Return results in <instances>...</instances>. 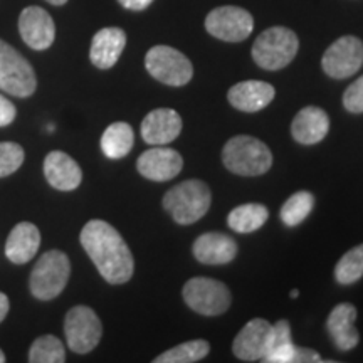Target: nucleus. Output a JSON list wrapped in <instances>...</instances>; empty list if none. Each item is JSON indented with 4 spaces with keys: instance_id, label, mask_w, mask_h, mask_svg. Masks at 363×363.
<instances>
[{
    "instance_id": "nucleus-29",
    "label": "nucleus",
    "mask_w": 363,
    "mask_h": 363,
    "mask_svg": "<svg viewBox=\"0 0 363 363\" xmlns=\"http://www.w3.org/2000/svg\"><path fill=\"white\" fill-rule=\"evenodd\" d=\"M26 152L19 143L0 142V179L16 174L24 163Z\"/></svg>"
},
{
    "instance_id": "nucleus-28",
    "label": "nucleus",
    "mask_w": 363,
    "mask_h": 363,
    "mask_svg": "<svg viewBox=\"0 0 363 363\" xmlns=\"http://www.w3.org/2000/svg\"><path fill=\"white\" fill-rule=\"evenodd\" d=\"M363 278V244L345 252L335 266V279L340 284L350 286Z\"/></svg>"
},
{
    "instance_id": "nucleus-33",
    "label": "nucleus",
    "mask_w": 363,
    "mask_h": 363,
    "mask_svg": "<svg viewBox=\"0 0 363 363\" xmlns=\"http://www.w3.org/2000/svg\"><path fill=\"white\" fill-rule=\"evenodd\" d=\"M125 9L128 11H145V9L150 7L153 4V0H118Z\"/></svg>"
},
{
    "instance_id": "nucleus-24",
    "label": "nucleus",
    "mask_w": 363,
    "mask_h": 363,
    "mask_svg": "<svg viewBox=\"0 0 363 363\" xmlns=\"http://www.w3.org/2000/svg\"><path fill=\"white\" fill-rule=\"evenodd\" d=\"M135 133L133 128L125 121H116L104 130L101 136V150L108 158L118 160L128 155L133 148Z\"/></svg>"
},
{
    "instance_id": "nucleus-18",
    "label": "nucleus",
    "mask_w": 363,
    "mask_h": 363,
    "mask_svg": "<svg viewBox=\"0 0 363 363\" xmlns=\"http://www.w3.org/2000/svg\"><path fill=\"white\" fill-rule=\"evenodd\" d=\"M276 96L274 86L266 81H242L234 84L227 93V99L235 110L244 113H257L269 104Z\"/></svg>"
},
{
    "instance_id": "nucleus-15",
    "label": "nucleus",
    "mask_w": 363,
    "mask_h": 363,
    "mask_svg": "<svg viewBox=\"0 0 363 363\" xmlns=\"http://www.w3.org/2000/svg\"><path fill=\"white\" fill-rule=\"evenodd\" d=\"M357 308L350 303H340L331 310L326 320V331L340 352H350L360 342V335L355 328Z\"/></svg>"
},
{
    "instance_id": "nucleus-30",
    "label": "nucleus",
    "mask_w": 363,
    "mask_h": 363,
    "mask_svg": "<svg viewBox=\"0 0 363 363\" xmlns=\"http://www.w3.org/2000/svg\"><path fill=\"white\" fill-rule=\"evenodd\" d=\"M291 343H293V338H291V326H289V321L279 320L276 325H271L269 338H267L266 355L262 358V362H266L271 355H274L276 352L283 350V348H286Z\"/></svg>"
},
{
    "instance_id": "nucleus-19",
    "label": "nucleus",
    "mask_w": 363,
    "mask_h": 363,
    "mask_svg": "<svg viewBox=\"0 0 363 363\" xmlns=\"http://www.w3.org/2000/svg\"><path fill=\"white\" fill-rule=\"evenodd\" d=\"M192 252L202 264H227L238 256V242L224 233H207L195 239Z\"/></svg>"
},
{
    "instance_id": "nucleus-4",
    "label": "nucleus",
    "mask_w": 363,
    "mask_h": 363,
    "mask_svg": "<svg viewBox=\"0 0 363 363\" xmlns=\"http://www.w3.org/2000/svg\"><path fill=\"white\" fill-rule=\"evenodd\" d=\"M298 35L288 27H269L259 34L252 45V59L266 71L283 69L296 57Z\"/></svg>"
},
{
    "instance_id": "nucleus-34",
    "label": "nucleus",
    "mask_w": 363,
    "mask_h": 363,
    "mask_svg": "<svg viewBox=\"0 0 363 363\" xmlns=\"http://www.w3.org/2000/svg\"><path fill=\"white\" fill-rule=\"evenodd\" d=\"M9 308H11V303H9L7 294L0 293V323H2V321L6 320V316H7V313H9Z\"/></svg>"
},
{
    "instance_id": "nucleus-36",
    "label": "nucleus",
    "mask_w": 363,
    "mask_h": 363,
    "mask_svg": "<svg viewBox=\"0 0 363 363\" xmlns=\"http://www.w3.org/2000/svg\"><path fill=\"white\" fill-rule=\"evenodd\" d=\"M298 296H299L298 289H293V291H291V298H298Z\"/></svg>"
},
{
    "instance_id": "nucleus-3",
    "label": "nucleus",
    "mask_w": 363,
    "mask_h": 363,
    "mask_svg": "<svg viewBox=\"0 0 363 363\" xmlns=\"http://www.w3.org/2000/svg\"><path fill=\"white\" fill-rule=\"evenodd\" d=\"M212 202L211 189L202 180H185L172 187L163 197V208L177 224L190 225L201 220Z\"/></svg>"
},
{
    "instance_id": "nucleus-13",
    "label": "nucleus",
    "mask_w": 363,
    "mask_h": 363,
    "mask_svg": "<svg viewBox=\"0 0 363 363\" xmlns=\"http://www.w3.org/2000/svg\"><path fill=\"white\" fill-rule=\"evenodd\" d=\"M19 33L24 43L34 51H45L56 39V26L48 11L38 6L26 7L19 17Z\"/></svg>"
},
{
    "instance_id": "nucleus-25",
    "label": "nucleus",
    "mask_w": 363,
    "mask_h": 363,
    "mask_svg": "<svg viewBox=\"0 0 363 363\" xmlns=\"http://www.w3.org/2000/svg\"><path fill=\"white\" fill-rule=\"evenodd\" d=\"M211 352V345L206 340H192V342L180 343L179 347L170 348L162 355H158L155 363H194L206 358Z\"/></svg>"
},
{
    "instance_id": "nucleus-32",
    "label": "nucleus",
    "mask_w": 363,
    "mask_h": 363,
    "mask_svg": "<svg viewBox=\"0 0 363 363\" xmlns=\"http://www.w3.org/2000/svg\"><path fill=\"white\" fill-rule=\"evenodd\" d=\"M16 115H17V110L16 106H13V103L9 101L6 96L0 94V128L13 123Z\"/></svg>"
},
{
    "instance_id": "nucleus-10",
    "label": "nucleus",
    "mask_w": 363,
    "mask_h": 363,
    "mask_svg": "<svg viewBox=\"0 0 363 363\" xmlns=\"http://www.w3.org/2000/svg\"><path fill=\"white\" fill-rule=\"evenodd\" d=\"M207 33L225 43H240L251 35L254 19L251 12L235 6H222L206 17Z\"/></svg>"
},
{
    "instance_id": "nucleus-8",
    "label": "nucleus",
    "mask_w": 363,
    "mask_h": 363,
    "mask_svg": "<svg viewBox=\"0 0 363 363\" xmlns=\"http://www.w3.org/2000/svg\"><path fill=\"white\" fill-rule=\"evenodd\" d=\"M182 294L190 310L202 316H219L229 310L233 301L229 288L224 283L202 276L189 279Z\"/></svg>"
},
{
    "instance_id": "nucleus-26",
    "label": "nucleus",
    "mask_w": 363,
    "mask_h": 363,
    "mask_svg": "<svg viewBox=\"0 0 363 363\" xmlns=\"http://www.w3.org/2000/svg\"><path fill=\"white\" fill-rule=\"evenodd\" d=\"M27 360L30 363H62L66 362V348L54 335H43L30 345Z\"/></svg>"
},
{
    "instance_id": "nucleus-16",
    "label": "nucleus",
    "mask_w": 363,
    "mask_h": 363,
    "mask_svg": "<svg viewBox=\"0 0 363 363\" xmlns=\"http://www.w3.org/2000/svg\"><path fill=\"white\" fill-rule=\"evenodd\" d=\"M182 133V118L170 108L150 111L142 121V138L148 145H169Z\"/></svg>"
},
{
    "instance_id": "nucleus-12",
    "label": "nucleus",
    "mask_w": 363,
    "mask_h": 363,
    "mask_svg": "<svg viewBox=\"0 0 363 363\" xmlns=\"http://www.w3.org/2000/svg\"><path fill=\"white\" fill-rule=\"evenodd\" d=\"M184 160L177 150L165 145H153L136 160L140 175L152 182H167L175 179L182 172Z\"/></svg>"
},
{
    "instance_id": "nucleus-17",
    "label": "nucleus",
    "mask_w": 363,
    "mask_h": 363,
    "mask_svg": "<svg viewBox=\"0 0 363 363\" xmlns=\"http://www.w3.org/2000/svg\"><path fill=\"white\" fill-rule=\"evenodd\" d=\"M44 175L49 185L61 192L76 190L83 182V172L74 158L65 152H51L44 160Z\"/></svg>"
},
{
    "instance_id": "nucleus-14",
    "label": "nucleus",
    "mask_w": 363,
    "mask_h": 363,
    "mask_svg": "<svg viewBox=\"0 0 363 363\" xmlns=\"http://www.w3.org/2000/svg\"><path fill=\"white\" fill-rule=\"evenodd\" d=\"M271 323L264 318H254L239 331L233 343L234 355L242 362H262L266 355Z\"/></svg>"
},
{
    "instance_id": "nucleus-11",
    "label": "nucleus",
    "mask_w": 363,
    "mask_h": 363,
    "mask_svg": "<svg viewBox=\"0 0 363 363\" xmlns=\"http://www.w3.org/2000/svg\"><path fill=\"white\" fill-rule=\"evenodd\" d=\"M363 66V43L355 35H343L326 49L321 67L330 78L345 79L357 74Z\"/></svg>"
},
{
    "instance_id": "nucleus-1",
    "label": "nucleus",
    "mask_w": 363,
    "mask_h": 363,
    "mask_svg": "<svg viewBox=\"0 0 363 363\" xmlns=\"http://www.w3.org/2000/svg\"><path fill=\"white\" fill-rule=\"evenodd\" d=\"M79 240L106 283H128L135 272V259L128 244L115 227L104 220L93 219L83 227Z\"/></svg>"
},
{
    "instance_id": "nucleus-35",
    "label": "nucleus",
    "mask_w": 363,
    "mask_h": 363,
    "mask_svg": "<svg viewBox=\"0 0 363 363\" xmlns=\"http://www.w3.org/2000/svg\"><path fill=\"white\" fill-rule=\"evenodd\" d=\"M45 2L52 4V6H65L67 0H45Z\"/></svg>"
},
{
    "instance_id": "nucleus-22",
    "label": "nucleus",
    "mask_w": 363,
    "mask_h": 363,
    "mask_svg": "<svg viewBox=\"0 0 363 363\" xmlns=\"http://www.w3.org/2000/svg\"><path fill=\"white\" fill-rule=\"evenodd\" d=\"M40 247V233L33 222H19L9 234L6 256L13 264H26L38 254Z\"/></svg>"
},
{
    "instance_id": "nucleus-5",
    "label": "nucleus",
    "mask_w": 363,
    "mask_h": 363,
    "mask_svg": "<svg viewBox=\"0 0 363 363\" xmlns=\"http://www.w3.org/2000/svg\"><path fill=\"white\" fill-rule=\"evenodd\" d=\"M71 276L69 257L62 251H48L35 262L30 272L29 289L40 301H51L65 291Z\"/></svg>"
},
{
    "instance_id": "nucleus-2",
    "label": "nucleus",
    "mask_w": 363,
    "mask_h": 363,
    "mask_svg": "<svg viewBox=\"0 0 363 363\" xmlns=\"http://www.w3.org/2000/svg\"><path fill=\"white\" fill-rule=\"evenodd\" d=\"M225 169L240 177L264 175L272 167L269 147L254 136L239 135L230 138L222 150Z\"/></svg>"
},
{
    "instance_id": "nucleus-31",
    "label": "nucleus",
    "mask_w": 363,
    "mask_h": 363,
    "mask_svg": "<svg viewBox=\"0 0 363 363\" xmlns=\"http://www.w3.org/2000/svg\"><path fill=\"white\" fill-rule=\"evenodd\" d=\"M343 106L345 110L353 113V115L363 113V74L345 89Z\"/></svg>"
},
{
    "instance_id": "nucleus-20",
    "label": "nucleus",
    "mask_w": 363,
    "mask_h": 363,
    "mask_svg": "<svg viewBox=\"0 0 363 363\" xmlns=\"http://www.w3.org/2000/svg\"><path fill=\"white\" fill-rule=\"evenodd\" d=\"M126 45V34L120 27H104L91 40L89 59L98 69H110L118 62Z\"/></svg>"
},
{
    "instance_id": "nucleus-27",
    "label": "nucleus",
    "mask_w": 363,
    "mask_h": 363,
    "mask_svg": "<svg viewBox=\"0 0 363 363\" xmlns=\"http://www.w3.org/2000/svg\"><path fill=\"white\" fill-rule=\"evenodd\" d=\"M313 207H315V197L311 192L306 190H299L293 194L281 207V220L288 227H296L311 214Z\"/></svg>"
},
{
    "instance_id": "nucleus-7",
    "label": "nucleus",
    "mask_w": 363,
    "mask_h": 363,
    "mask_svg": "<svg viewBox=\"0 0 363 363\" xmlns=\"http://www.w3.org/2000/svg\"><path fill=\"white\" fill-rule=\"evenodd\" d=\"M145 67L157 81L179 88L192 79L194 66L184 52L170 45H155L145 56Z\"/></svg>"
},
{
    "instance_id": "nucleus-21",
    "label": "nucleus",
    "mask_w": 363,
    "mask_h": 363,
    "mask_svg": "<svg viewBox=\"0 0 363 363\" xmlns=\"http://www.w3.org/2000/svg\"><path fill=\"white\" fill-rule=\"evenodd\" d=\"M330 131V118L318 106H306L294 116L291 135L301 145H316L323 142Z\"/></svg>"
},
{
    "instance_id": "nucleus-23",
    "label": "nucleus",
    "mask_w": 363,
    "mask_h": 363,
    "mask_svg": "<svg viewBox=\"0 0 363 363\" xmlns=\"http://www.w3.org/2000/svg\"><path fill=\"white\" fill-rule=\"evenodd\" d=\"M269 219V211L262 203H244L230 211L227 224L238 234H251L259 230Z\"/></svg>"
},
{
    "instance_id": "nucleus-6",
    "label": "nucleus",
    "mask_w": 363,
    "mask_h": 363,
    "mask_svg": "<svg viewBox=\"0 0 363 363\" xmlns=\"http://www.w3.org/2000/svg\"><path fill=\"white\" fill-rule=\"evenodd\" d=\"M35 88L38 78L29 61L0 39V89L16 98H29Z\"/></svg>"
},
{
    "instance_id": "nucleus-37",
    "label": "nucleus",
    "mask_w": 363,
    "mask_h": 363,
    "mask_svg": "<svg viewBox=\"0 0 363 363\" xmlns=\"http://www.w3.org/2000/svg\"><path fill=\"white\" fill-rule=\"evenodd\" d=\"M4 362H6V355H4V352L0 350V363H4Z\"/></svg>"
},
{
    "instance_id": "nucleus-9",
    "label": "nucleus",
    "mask_w": 363,
    "mask_h": 363,
    "mask_svg": "<svg viewBox=\"0 0 363 363\" xmlns=\"http://www.w3.org/2000/svg\"><path fill=\"white\" fill-rule=\"evenodd\" d=\"M65 335L67 347L74 353L84 355L98 347L103 335V325L89 306H74L65 318Z\"/></svg>"
}]
</instances>
